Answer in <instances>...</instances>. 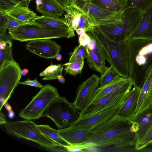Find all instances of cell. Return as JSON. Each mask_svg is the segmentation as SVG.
Returning <instances> with one entry per match:
<instances>
[{"instance_id":"6da1fadb","label":"cell","mask_w":152,"mask_h":152,"mask_svg":"<svg viewBox=\"0 0 152 152\" xmlns=\"http://www.w3.org/2000/svg\"><path fill=\"white\" fill-rule=\"evenodd\" d=\"M89 140L83 143L72 145L80 151L96 146L104 147L113 145L121 148L136 144L135 133L130 119L115 115L107 121L91 129Z\"/></svg>"},{"instance_id":"7a4b0ae2","label":"cell","mask_w":152,"mask_h":152,"mask_svg":"<svg viewBox=\"0 0 152 152\" xmlns=\"http://www.w3.org/2000/svg\"><path fill=\"white\" fill-rule=\"evenodd\" d=\"M128 50L130 75L133 85L141 88L145 72L152 65V40L128 39Z\"/></svg>"},{"instance_id":"3957f363","label":"cell","mask_w":152,"mask_h":152,"mask_svg":"<svg viewBox=\"0 0 152 152\" xmlns=\"http://www.w3.org/2000/svg\"><path fill=\"white\" fill-rule=\"evenodd\" d=\"M93 29L106 52L107 61L111 66L121 76L126 78L129 77L128 39L113 40L104 34L99 26H95Z\"/></svg>"},{"instance_id":"277c9868","label":"cell","mask_w":152,"mask_h":152,"mask_svg":"<svg viewBox=\"0 0 152 152\" xmlns=\"http://www.w3.org/2000/svg\"><path fill=\"white\" fill-rule=\"evenodd\" d=\"M12 39L20 42L53 38H69L75 36L69 28H47L34 24H25L8 31Z\"/></svg>"},{"instance_id":"5b68a950","label":"cell","mask_w":152,"mask_h":152,"mask_svg":"<svg viewBox=\"0 0 152 152\" xmlns=\"http://www.w3.org/2000/svg\"><path fill=\"white\" fill-rule=\"evenodd\" d=\"M77 110L73 102L59 96L45 109L42 117L49 118L58 129H63L71 126L78 120L79 112Z\"/></svg>"},{"instance_id":"8992f818","label":"cell","mask_w":152,"mask_h":152,"mask_svg":"<svg viewBox=\"0 0 152 152\" xmlns=\"http://www.w3.org/2000/svg\"><path fill=\"white\" fill-rule=\"evenodd\" d=\"M145 11L132 8L123 11L121 21L99 26L108 38L114 41L129 39L137 28Z\"/></svg>"},{"instance_id":"52a82bcc","label":"cell","mask_w":152,"mask_h":152,"mask_svg":"<svg viewBox=\"0 0 152 152\" xmlns=\"http://www.w3.org/2000/svg\"><path fill=\"white\" fill-rule=\"evenodd\" d=\"M37 125L31 120L25 119L7 121L4 126L8 133L34 142L47 149L63 147L43 134L37 128Z\"/></svg>"},{"instance_id":"ba28073f","label":"cell","mask_w":152,"mask_h":152,"mask_svg":"<svg viewBox=\"0 0 152 152\" xmlns=\"http://www.w3.org/2000/svg\"><path fill=\"white\" fill-rule=\"evenodd\" d=\"M59 96L55 87L49 84L45 85L20 111L19 116L25 119H39L50 104Z\"/></svg>"},{"instance_id":"9c48e42d","label":"cell","mask_w":152,"mask_h":152,"mask_svg":"<svg viewBox=\"0 0 152 152\" xmlns=\"http://www.w3.org/2000/svg\"><path fill=\"white\" fill-rule=\"evenodd\" d=\"M22 70L15 60L0 66V110L20 82Z\"/></svg>"},{"instance_id":"30bf717a","label":"cell","mask_w":152,"mask_h":152,"mask_svg":"<svg viewBox=\"0 0 152 152\" xmlns=\"http://www.w3.org/2000/svg\"><path fill=\"white\" fill-rule=\"evenodd\" d=\"M134 84V81L132 80L124 86L93 102L86 109L79 112V118L90 116L121 104L133 87Z\"/></svg>"},{"instance_id":"8fae6325","label":"cell","mask_w":152,"mask_h":152,"mask_svg":"<svg viewBox=\"0 0 152 152\" xmlns=\"http://www.w3.org/2000/svg\"><path fill=\"white\" fill-rule=\"evenodd\" d=\"M73 1L88 14L95 26L118 23L122 20L123 11L116 12L107 10L85 0Z\"/></svg>"},{"instance_id":"7c38bea8","label":"cell","mask_w":152,"mask_h":152,"mask_svg":"<svg viewBox=\"0 0 152 152\" xmlns=\"http://www.w3.org/2000/svg\"><path fill=\"white\" fill-rule=\"evenodd\" d=\"M64 15L66 23L69 29L75 31L83 28L86 32L95 26L88 14L78 6L73 0L67 6Z\"/></svg>"},{"instance_id":"4fadbf2b","label":"cell","mask_w":152,"mask_h":152,"mask_svg":"<svg viewBox=\"0 0 152 152\" xmlns=\"http://www.w3.org/2000/svg\"><path fill=\"white\" fill-rule=\"evenodd\" d=\"M99 84V77L93 74L80 85L73 102L77 110H83L91 104L94 93Z\"/></svg>"},{"instance_id":"5bb4252c","label":"cell","mask_w":152,"mask_h":152,"mask_svg":"<svg viewBox=\"0 0 152 152\" xmlns=\"http://www.w3.org/2000/svg\"><path fill=\"white\" fill-rule=\"evenodd\" d=\"M61 46L48 39L30 41L25 45L30 52L46 59L55 58L60 52Z\"/></svg>"},{"instance_id":"9a60e30c","label":"cell","mask_w":152,"mask_h":152,"mask_svg":"<svg viewBox=\"0 0 152 152\" xmlns=\"http://www.w3.org/2000/svg\"><path fill=\"white\" fill-rule=\"evenodd\" d=\"M121 104L90 116L79 118L69 127L76 129L94 128L115 115Z\"/></svg>"},{"instance_id":"2e32d148","label":"cell","mask_w":152,"mask_h":152,"mask_svg":"<svg viewBox=\"0 0 152 152\" xmlns=\"http://www.w3.org/2000/svg\"><path fill=\"white\" fill-rule=\"evenodd\" d=\"M130 119L135 133L136 145L152 125V104Z\"/></svg>"},{"instance_id":"e0dca14e","label":"cell","mask_w":152,"mask_h":152,"mask_svg":"<svg viewBox=\"0 0 152 152\" xmlns=\"http://www.w3.org/2000/svg\"><path fill=\"white\" fill-rule=\"evenodd\" d=\"M140 88L133 85L121 104L115 115L120 118L130 119L135 114Z\"/></svg>"},{"instance_id":"ac0fdd59","label":"cell","mask_w":152,"mask_h":152,"mask_svg":"<svg viewBox=\"0 0 152 152\" xmlns=\"http://www.w3.org/2000/svg\"><path fill=\"white\" fill-rule=\"evenodd\" d=\"M152 104V65H151L148 67L145 74L134 115L149 107Z\"/></svg>"},{"instance_id":"d6986e66","label":"cell","mask_w":152,"mask_h":152,"mask_svg":"<svg viewBox=\"0 0 152 152\" xmlns=\"http://www.w3.org/2000/svg\"><path fill=\"white\" fill-rule=\"evenodd\" d=\"M128 39L152 40V5L144 12L137 28Z\"/></svg>"},{"instance_id":"ffe728a7","label":"cell","mask_w":152,"mask_h":152,"mask_svg":"<svg viewBox=\"0 0 152 152\" xmlns=\"http://www.w3.org/2000/svg\"><path fill=\"white\" fill-rule=\"evenodd\" d=\"M93 128L76 129L70 127L58 129L59 135L70 145L81 144L89 139L88 132Z\"/></svg>"},{"instance_id":"44dd1931","label":"cell","mask_w":152,"mask_h":152,"mask_svg":"<svg viewBox=\"0 0 152 152\" xmlns=\"http://www.w3.org/2000/svg\"><path fill=\"white\" fill-rule=\"evenodd\" d=\"M132 80H133L129 77L126 78L119 76L109 83L103 86H100L95 91L91 103L124 86Z\"/></svg>"},{"instance_id":"7402d4cb","label":"cell","mask_w":152,"mask_h":152,"mask_svg":"<svg viewBox=\"0 0 152 152\" xmlns=\"http://www.w3.org/2000/svg\"><path fill=\"white\" fill-rule=\"evenodd\" d=\"M6 15L10 16L26 24L37 25H38L34 21L40 17L31 11L28 7L20 4L17 5Z\"/></svg>"},{"instance_id":"603a6c76","label":"cell","mask_w":152,"mask_h":152,"mask_svg":"<svg viewBox=\"0 0 152 152\" xmlns=\"http://www.w3.org/2000/svg\"><path fill=\"white\" fill-rule=\"evenodd\" d=\"M35 23L38 26L47 28L68 29L65 18H58L42 15L34 20Z\"/></svg>"},{"instance_id":"cb8c5ba5","label":"cell","mask_w":152,"mask_h":152,"mask_svg":"<svg viewBox=\"0 0 152 152\" xmlns=\"http://www.w3.org/2000/svg\"><path fill=\"white\" fill-rule=\"evenodd\" d=\"M36 7L37 10L42 15L58 18L61 17L64 13V11L51 0H44L41 5Z\"/></svg>"},{"instance_id":"d4e9b609","label":"cell","mask_w":152,"mask_h":152,"mask_svg":"<svg viewBox=\"0 0 152 152\" xmlns=\"http://www.w3.org/2000/svg\"><path fill=\"white\" fill-rule=\"evenodd\" d=\"M86 33L89 36L91 39V41L87 45V48L92 50L102 61L105 63V61L107 59V56L96 33L93 28Z\"/></svg>"},{"instance_id":"484cf974","label":"cell","mask_w":152,"mask_h":152,"mask_svg":"<svg viewBox=\"0 0 152 152\" xmlns=\"http://www.w3.org/2000/svg\"><path fill=\"white\" fill-rule=\"evenodd\" d=\"M105 10L116 12L123 11L126 0H85Z\"/></svg>"},{"instance_id":"4316f807","label":"cell","mask_w":152,"mask_h":152,"mask_svg":"<svg viewBox=\"0 0 152 152\" xmlns=\"http://www.w3.org/2000/svg\"><path fill=\"white\" fill-rule=\"evenodd\" d=\"M36 126L43 134L62 147L65 148L70 145L59 135L58 130L54 129L48 125H37Z\"/></svg>"},{"instance_id":"83f0119b","label":"cell","mask_w":152,"mask_h":152,"mask_svg":"<svg viewBox=\"0 0 152 152\" xmlns=\"http://www.w3.org/2000/svg\"><path fill=\"white\" fill-rule=\"evenodd\" d=\"M88 56L86 61L89 67L102 75L108 67L99 57L92 50L87 48Z\"/></svg>"},{"instance_id":"f1b7e54d","label":"cell","mask_w":152,"mask_h":152,"mask_svg":"<svg viewBox=\"0 0 152 152\" xmlns=\"http://www.w3.org/2000/svg\"><path fill=\"white\" fill-rule=\"evenodd\" d=\"M63 65L61 64H52L39 74L40 76H44L42 80H53L57 79L58 76L62 75Z\"/></svg>"},{"instance_id":"f546056e","label":"cell","mask_w":152,"mask_h":152,"mask_svg":"<svg viewBox=\"0 0 152 152\" xmlns=\"http://www.w3.org/2000/svg\"><path fill=\"white\" fill-rule=\"evenodd\" d=\"M84 64L83 59L68 62L63 65L65 66L64 71L66 73L75 76L81 73Z\"/></svg>"},{"instance_id":"4dcf8cb0","label":"cell","mask_w":152,"mask_h":152,"mask_svg":"<svg viewBox=\"0 0 152 152\" xmlns=\"http://www.w3.org/2000/svg\"><path fill=\"white\" fill-rule=\"evenodd\" d=\"M152 5V0H126L123 11L135 8L145 11Z\"/></svg>"},{"instance_id":"1f68e13d","label":"cell","mask_w":152,"mask_h":152,"mask_svg":"<svg viewBox=\"0 0 152 152\" xmlns=\"http://www.w3.org/2000/svg\"><path fill=\"white\" fill-rule=\"evenodd\" d=\"M99 77L100 86H103L110 82L117 77L120 76L118 73L111 66Z\"/></svg>"},{"instance_id":"d6a6232c","label":"cell","mask_w":152,"mask_h":152,"mask_svg":"<svg viewBox=\"0 0 152 152\" xmlns=\"http://www.w3.org/2000/svg\"><path fill=\"white\" fill-rule=\"evenodd\" d=\"M70 56L69 62L86 58L88 56L87 48L79 45L75 47L73 52L69 53Z\"/></svg>"},{"instance_id":"836d02e7","label":"cell","mask_w":152,"mask_h":152,"mask_svg":"<svg viewBox=\"0 0 152 152\" xmlns=\"http://www.w3.org/2000/svg\"><path fill=\"white\" fill-rule=\"evenodd\" d=\"M152 141V125L134 147L137 150L142 149L149 145Z\"/></svg>"},{"instance_id":"e575fe53","label":"cell","mask_w":152,"mask_h":152,"mask_svg":"<svg viewBox=\"0 0 152 152\" xmlns=\"http://www.w3.org/2000/svg\"><path fill=\"white\" fill-rule=\"evenodd\" d=\"M14 60L12 56V46L0 50V66Z\"/></svg>"},{"instance_id":"d590c367","label":"cell","mask_w":152,"mask_h":152,"mask_svg":"<svg viewBox=\"0 0 152 152\" xmlns=\"http://www.w3.org/2000/svg\"><path fill=\"white\" fill-rule=\"evenodd\" d=\"M18 5L12 0H0V12L6 15Z\"/></svg>"},{"instance_id":"8d00e7d4","label":"cell","mask_w":152,"mask_h":152,"mask_svg":"<svg viewBox=\"0 0 152 152\" xmlns=\"http://www.w3.org/2000/svg\"><path fill=\"white\" fill-rule=\"evenodd\" d=\"M7 17L8 20L7 29L9 31L12 30L21 26L26 24L10 16L7 15Z\"/></svg>"},{"instance_id":"74e56055","label":"cell","mask_w":152,"mask_h":152,"mask_svg":"<svg viewBox=\"0 0 152 152\" xmlns=\"http://www.w3.org/2000/svg\"><path fill=\"white\" fill-rule=\"evenodd\" d=\"M8 20L7 15L0 12V32L6 33L8 28Z\"/></svg>"},{"instance_id":"f35d334b","label":"cell","mask_w":152,"mask_h":152,"mask_svg":"<svg viewBox=\"0 0 152 152\" xmlns=\"http://www.w3.org/2000/svg\"><path fill=\"white\" fill-rule=\"evenodd\" d=\"M78 41L79 45L86 47L90 42L91 39L89 36L85 32L79 36Z\"/></svg>"},{"instance_id":"ab89813d","label":"cell","mask_w":152,"mask_h":152,"mask_svg":"<svg viewBox=\"0 0 152 152\" xmlns=\"http://www.w3.org/2000/svg\"><path fill=\"white\" fill-rule=\"evenodd\" d=\"M19 84L27 85L39 88H42L43 87V85L37 81L36 78L34 80H31L28 78L25 81L20 82Z\"/></svg>"},{"instance_id":"60d3db41","label":"cell","mask_w":152,"mask_h":152,"mask_svg":"<svg viewBox=\"0 0 152 152\" xmlns=\"http://www.w3.org/2000/svg\"><path fill=\"white\" fill-rule=\"evenodd\" d=\"M55 4L64 11L66 7L71 3L73 0H51Z\"/></svg>"},{"instance_id":"b9f144b4","label":"cell","mask_w":152,"mask_h":152,"mask_svg":"<svg viewBox=\"0 0 152 152\" xmlns=\"http://www.w3.org/2000/svg\"><path fill=\"white\" fill-rule=\"evenodd\" d=\"M12 41H5L0 40V50H3L12 46Z\"/></svg>"},{"instance_id":"7bdbcfd3","label":"cell","mask_w":152,"mask_h":152,"mask_svg":"<svg viewBox=\"0 0 152 152\" xmlns=\"http://www.w3.org/2000/svg\"><path fill=\"white\" fill-rule=\"evenodd\" d=\"M18 4H20L28 7L30 2L26 1L25 0H12Z\"/></svg>"},{"instance_id":"ee69618b","label":"cell","mask_w":152,"mask_h":152,"mask_svg":"<svg viewBox=\"0 0 152 152\" xmlns=\"http://www.w3.org/2000/svg\"><path fill=\"white\" fill-rule=\"evenodd\" d=\"M6 115L0 111V124L1 125H4L7 121L6 119Z\"/></svg>"},{"instance_id":"f6af8a7d","label":"cell","mask_w":152,"mask_h":152,"mask_svg":"<svg viewBox=\"0 0 152 152\" xmlns=\"http://www.w3.org/2000/svg\"><path fill=\"white\" fill-rule=\"evenodd\" d=\"M75 31L79 36L82 34L84 32H86L84 29L83 28H79Z\"/></svg>"},{"instance_id":"bcb514c9","label":"cell","mask_w":152,"mask_h":152,"mask_svg":"<svg viewBox=\"0 0 152 152\" xmlns=\"http://www.w3.org/2000/svg\"><path fill=\"white\" fill-rule=\"evenodd\" d=\"M57 79L62 83H64L65 82V78L62 75L58 76Z\"/></svg>"},{"instance_id":"7dc6e473","label":"cell","mask_w":152,"mask_h":152,"mask_svg":"<svg viewBox=\"0 0 152 152\" xmlns=\"http://www.w3.org/2000/svg\"><path fill=\"white\" fill-rule=\"evenodd\" d=\"M4 106L5 107L6 110L8 111H10L12 110V108L11 106L9 105V104H8L7 103V102H6L4 105Z\"/></svg>"},{"instance_id":"c3c4849f","label":"cell","mask_w":152,"mask_h":152,"mask_svg":"<svg viewBox=\"0 0 152 152\" xmlns=\"http://www.w3.org/2000/svg\"><path fill=\"white\" fill-rule=\"evenodd\" d=\"M14 116L15 113L12 110L8 112V117L10 119L13 118Z\"/></svg>"},{"instance_id":"681fc988","label":"cell","mask_w":152,"mask_h":152,"mask_svg":"<svg viewBox=\"0 0 152 152\" xmlns=\"http://www.w3.org/2000/svg\"><path fill=\"white\" fill-rule=\"evenodd\" d=\"M43 2V1L42 0H36L35 3L36 6H39L41 5Z\"/></svg>"},{"instance_id":"f907efd6","label":"cell","mask_w":152,"mask_h":152,"mask_svg":"<svg viewBox=\"0 0 152 152\" xmlns=\"http://www.w3.org/2000/svg\"><path fill=\"white\" fill-rule=\"evenodd\" d=\"M28 72V69H25L22 70V75H26Z\"/></svg>"},{"instance_id":"816d5d0a","label":"cell","mask_w":152,"mask_h":152,"mask_svg":"<svg viewBox=\"0 0 152 152\" xmlns=\"http://www.w3.org/2000/svg\"><path fill=\"white\" fill-rule=\"evenodd\" d=\"M62 58L61 55L60 54H58L56 56V58L58 61H60Z\"/></svg>"},{"instance_id":"f5cc1de1","label":"cell","mask_w":152,"mask_h":152,"mask_svg":"<svg viewBox=\"0 0 152 152\" xmlns=\"http://www.w3.org/2000/svg\"><path fill=\"white\" fill-rule=\"evenodd\" d=\"M26 1L30 2V1L32 0H25Z\"/></svg>"}]
</instances>
